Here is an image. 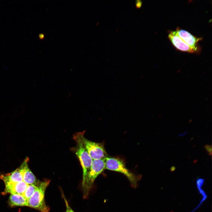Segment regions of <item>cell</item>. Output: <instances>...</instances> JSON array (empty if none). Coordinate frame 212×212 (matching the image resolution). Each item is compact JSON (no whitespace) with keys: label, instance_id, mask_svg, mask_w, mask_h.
Masks as SVG:
<instances>
[{"label":"cell","instance_id":"ffe728a7","mask_svg":"<svg viewBox=\"0 0 212 212\" xmlns=\"http://www.w3.org/2000/svg\"><path fill=\"white\" fill-rule=\"evenodd\" d=\"M177 104H178V103H176L174 105V106H175L176 105H177Z\"/></svg>","mask_w":212,"mask_h":212},{"label":"cell","instance_id":"2e32d148","mask_svg":"<svg viewBox=\"0 0 212 212\" xmlns=\"http://www.w3.org/2000/svg\"><path fill=\"white\" fill-rule=\"evenodd\" d=\"M136 5L137 8H139L140 7L142 4V2L141 1L138 0L136 1Z\"/></svg>","mask_w":212,"mask_h":212},{"label":"cell","instance_id":"44dd1931","mask_svg":"<svg viewBox=\"0 0 212 212\" xmlns=\"http://www.w3.org/2000/svg\"><path fill=\"white\" fill-rule=\"evenodd\" d=\"M180 69H179V70H178V72H177V73H178V72H180Z\"/></svg>","mask_w":212,"mask_h":212},{"label":"cell","instance_id":"5bb4252c","mask_svg":"<svg viewBox=\"0 0 212 212\" xmlns=\"http://www.w3.org/2000/svg\"><path fill=\"white\" fill-rule=\"evenodd\" d=\"M204 148L206 151L208 153L209 156L212 155V146L211 145L207 144L204 146Z\"/></svg>","mask_w":212,"mask_h":212},{"label":"cell","instance_id":"9a60e30c","mask_svg":"<svg viewBox=\"0 0 212 212\" xmlns=\"http://www.w3.org/2000/svg\"><path fill=\"white\" fill-rule=\"evenodd\" d=\"M65 202L66 206V212H74L69 206L68 202L66 200H65Z\"/></svg>","mask_w":212,"mask_h":212},{"label":"cell","instance_id":"30bf717a","mask_svg":"<svg viewBox=\"0 0 212 212\" xmlns=\"http://www.w3.org/2000/svg\"><path fill=\"white\" fill-rule=\"evenodd\" d=\"M0 177L5 184L9 183H15L23 181L22 173L19 168L11 173L1 175Z\"/></svg>","mask_w":212,"mask_h":212},{"label":"cell","instance_id":"6da1fadb","mask_svg":"<svg viewBox=\"0 0 212 212\" xmlns=\"http://www.w3.org/2000/svg\"><path fill=\"white\" fill-rule=\"evenodd\" d=\"M50 181H39L34 192L28 201V206L37 209L41 212H49V208L46 204L44 195Z\"/></svg>","mask_w":212,"mask_h":212},{"label":"cell","instance_id":"8fae6325","mask_svg":"<svg viewBox=\"0 0 212 212\" xmlns=\"http://www.w3.org/2000/svg\"><path fill=\"white\" fill-rule=\"evenodd\" d=\"M9 203L12 207L28 206V201L20 194H11L9 198Z\"/></svg>","mask_w":212,"mask_h":212},{"label":"cell","instance_id":"ba28073f","mask_svg":"<svg viewBox=\"0 0 212 212\" xmlns=\"http://www.w3.org/2000/svg\"><path fill=\"white\" fill-rule=\"evenodd\" d=\"M28 159L26 158L19 168L22 173L23 180L28 185L37 186L39 181L29 168L28 163Z\"/></svg>","mask_w":212,"mask_h":212},{"label":"cell","instance_id":"ac0fdd59","mask_svg":"<svg viewBox=\"0 0 212 212\" xmlns=\"http://www.w3.org/2000/svg\"><path fill=\"white\" fill-rule=\"evenodd\" d=\"M39 37L40 39H42L44 38V36L43 34H40L39 35Z\"/></svg>","mask_w":212,"mask_h":212},{"label":"cell","instance_id":"603a6c76","mask_svg":"<svg viewBox=\"0 0 212 212\" xmlns=\"http://www.w3.org/2000/svg\"><path fill=\"white\" fill-rule=\"evenodd\" d=\"M209 106V105H208V106L206 108L208 107Z\"/></svg>","mask_w":212,"mask_h":212},{"label":"cell","instance_id":"277c9868","mask_svg":"<svg viewBox=\"0 0 212 212\" xmlns=\"http://www.w3.org/2000/svg\"><path fill=\"white\" fill-rule=\"evenodd\" d=\"M105 159V169L121 173L127 177L132 186L135 187L137 186L138 179L135 175L127 168L122 160L118 158L108 157H106Z\"/></svg>","mask_w":212,"mask_h":212},{"label":"cell","instance_id":"e0dca14e","mask_svg":"<svg viewBox=\"0 0 212 212\" xmlns=\"http://www.w3.org/2000/svg\"><path fill=\"white\" fill-rule=\"evenodd\" d=\"M176 168L175 166H171L170 168V171L171 172L174 171L176 169Z\"/></svg>","mask_w":212,"mask_h":212},{"label":"cell","instance_id":"7402d4cb","mask_svg":"<svg viewBox=\"0 0 212 212\" xmlns=\"http://www.w3.org/2000/svg\"><path fill=\"white\" fill-rule=\"evenodd\" d=\"M173 98H171V100H170V101H171V100H173Z\"/></svg>","mask_w":212,"mask_h":212},{"label":"cell","instance_id":"d6986e66","mask_svg":"<svg viewBox=\"0 0 212 212\" xmlns=\"http://www.w3.org/2000/svg\"><path fill=\"white\" fill-rule=\"evenodd\" d=\"M192 119L190 120L189 121V123H190L191 122V121H192Z\"/></svg>","mask_w":212,"mask_h":212},{"label":"cell","instance_id":"9c48e42d","mask_svg":"<svg viewBox=\"0 0 212 212\" xmlns=\"http://www.w3.org/2000/svg\"><path fill=\"white\" fill-rule=\"evenodd\" d=\"M5 185L4 193L22 195L26 189L28 184L23 180L15 183H6Z\"/></svg>","mask_w":212,"mask_h":212},{"label":"cell","instance_id":"7c38bea8","mask_svg":"<svg viewBox=\"0 0 212 212\" xmlns=\"http://www.w3.org/2000/svg\"><path fill=\"white\" fill-rule=\"evenodd\" d=\"M37 187V186L34 185H28L26 189L22 194L27 201L34 192Z\"/></svg>","mask_w":212,"mask_h":212},{"label":"cell","instance_id":"3957f363","mask_svg":"<svg viewBox=\"0 0 212 212\" xmlns=\"http://www.w3.org/2000/svg\"><path fill=\"white\" fill-rule=\"evenodd\" d=\"M105 158L93 160L90 168L87 174L84 182L82 183L85 197L87 196L96 178L105 169Z\"/></svg>","mask_w":212,"mask_h":212},{"label":"cell","instance_id":"8992f818","mask_svg":"<svg viewBox=\"0 0 212 212\" xmlns=\"http://www.w3.org/2000/svg\"><path fill=\"white\" fill-rule=\"evenodd\" d=\"M175 34L188 44L196 53L200 52V47L198 44L202 38L197 37L186 30L177 28L174 31Z\"/></svg>","mask_w":212,"mask_h":212},{"label":"cell","instance_id":"7a4b0ae2","mask_svg":"<svg viewBox=\"0 0 212 212\" xmlns=\"http://www.w3.org/2000/svg\"><path fill=\"white\" fill-rule=\"evenodd\" d=\"M73 139L76 143V145L73 148V150L78 158L82 168V183L90 168L93 160L88 153L81 140L80 132L74 135Z\"/></svg>","mask_w":212,"mask_h":212},{"label":"cell","instance_id":"5b68a950","mask_svg":"<svg viewBox=\"0 0 212 212\" xmlns=\"http://www.w3.org/2000/svg\"><path fill=\"white\" fill-rule=\"evenodd\" d=\"M81 140L90 156L93 160L105 158L106 153L103 145L100 143L91 141L84 136V132H80Z\"/></svg>","mask_w":212,"mask_h":212},{"label":"cell","instance_id":"52a82bcc","mask_svg":"<svg viewBox=\"0 0 212 212\" xmlns=\"http://www.w3.org/2000/svg\"><path fill=\"white\" fill-rule=\"evenodd\" d=\"M168 37L173 45L177 49L183 52L196 53L194 50L175 34L174 31L169 33Z\"/></svg>","mask_w":212,"mask_h":212},{"label":"cell","instance_id":"4fadbf2b","mask_svg":"<svg viewBox=\"0 0 212 212\" xmlns=\"http://www.w3.org/2000/svg\"><path fill=\"white\" fill-rule=\"evenodd\" d=\"M205 183V179L202 178H198L196 180V186H203Z\"/></svg>","mask_w":212,"mask_h":212}]
</instances>
